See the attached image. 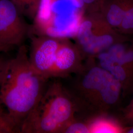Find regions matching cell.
Masks as SVG:
<instances>
[{"label":"cell","instance_id":"cell-17","mask_svg":"<svg viewBox=\"0 0 133 133\" xmlns=\"http://www.w3.org/2000/svg\"><path fill=\"white\" fill-rule=\"evenodd\" d=\"M124 119L131 126L133 125V97L124 111Z\"/></svg>","mask_w":133,"mask_h":133},{"label":"cell","instance_id":"cell-14","mask_svg":"<svg viewBox=\"0 0 133 133\" xmlns=\"http://www.w3.org/2000/svg\"><path fill=\"white\" fill-rule=\"evenodd\" d=\"M85 10L86 13L100 11L103 0H81Z\"/></svg>","mask_w":133,"mask_h":133},{"label":"cell","instance_id":"cell-20","mask_svg":"<svg viewBox=\"0 0 133 133\" xmlns=\"http://www.w3.org/2000/svg\"><path fill=\"white\" fill-rule=\"evenodd\" d=\"M126 133H133V125L128 128L127 130L126 131Z\"/></svg>","mask_w":133,"mask_h":133},{"label":"cell","instance_id":"cell-4","mask_svg":"<svg viewBox=\"0 0 133 133\" xmlns=\"http://www.w3.org/2000/svg\"><path fill=\"white\" fill-rule=\"evenodd\" d=\"M74 38L83 55L91 58L116 43L128 41L126 35L112 28L100 11L85 14Z\"/></svg>","mask_w":133,"mask_h":133},{"label":"cell","instance_id":"cell-16","mask_svg":"<svg viewBox=\"0 0 133 133\" xmlns=\"http://www.w3.org/2000/svg\"><path fill=\"white\" fill-rule=\"evenodd\" d=\"M17 7L23 16L29 17V5L28 0H10Z\"/></svg>","mask_w":133,"mask_h":133},{"label":"cell","instance_id":"cell-3","mask_svg":"<svg viewBox=\"0 0 133 133\" xmlns=\"http://www.w3.org/2000/svg\"><path fill=\"white\" fill-rule=\"evenodd\" d=\"M77 85L80 98L86 105L104 114L119 102L122 86L119 81L99 65L82 69Z\"/></svg>","mask_w":133,"mask_h":133},{"label":"cell","instance_id":"cell-7","mask_svg":"<svg viewBox=\"0 0 133 133\" xmlns=\"http://www.w3.org/2000/svg\"><path fill=\"white\" fill-rule=\"evenodd\" d=\"M83 56L76 44L68 38H63L57 51L55 62L50 75L51 77H64L73 72H81Z\"/></svg>","mask_w":133,"mask_h":133},{"label":"cell","instance_id":"cell-11","mask_svg":"<svg viewBox=\"0 0 133 133\" xmlns=\"http://www.w3.org/2000/svg\"><path fill=\"white\" fill-rule=\"evenodd\" d=\"M117 31L124 35L133 34V0H128L123 18Z\"/></svg>","mask_w":133,"mask_h":133},{"label":"cell","instance_id":"cell-10","mask_svg":"<svg viewBox=\"0 0 133 133\" xmlns=\"http://www.w3.org/2000/svg\"><path fill=\"white\" fill-rule=\"evenodd\" d=\"M88 121L90 133H126L128 128L104 114L93 117L89 119Z\"/></svg>","mask_w":133,"mask_h":133},{"label":"cell","instance_id":"cell-1","mask_svg":"<svg viewBox=\"0 0 133 133\" xmlns=\"http://www.w3.org/2000/svg\"><path fill=\"white\" fill-rule=\"evenodd\" d=\"M48 80L31 66L27 48L19 46L15 57L10 59L0 84V102L6 108L19 133L24 120L43 96Z\"/></svg>","mask_w":133,"mask_h":133},{"label":"cell","instance_id":"cell-18","mask_svg":"<svg viewBox=\"0 0 133 133\" xmlns=\"http://www.w3.org/2000/svg\"><path fill=\"white\" fill-rule=\"evenodd\" d=\"M10 59L0 55V84L4 75Z\"/></svg>","mask_w":133,"mask_h":133},{"label":"cell","instance_id":"cell-8","mask_svg":"<svg viewBox=\"0 0 133 133\" xmlns=\"http://www.w3.org/2000/svg\"><path fill=\"white\" fill-rule=\"evenodd\" d=\"M100 66L119 81L123 91L128 90L133 86V72L117 62L107 51L101 53L96 57Z\"/></svg>","mask_w":133,"mask_h":133},{"label":"cell","instance_id":"cell-13","mask_svg":"<svg viewBox=\"0 0 133 133\" xmlns=\"http://www.w3.org/2000/svg\"><path fill=\"white\" fill-rule=\"evenodd\" d=\"M62 133H90L88 120L81 121L76 118L72 120L64 128Z\"/></svg>","mask_w":133,"mask_h":133},{"label":"cell","instance_id":"cell-5","mask_svg":"<svg viewBox=\"0 0 133 133\" xmlns=\"http://www.w3.org/2000/svg\"><path fill=\"white\" fill-rule=\"evenodd\" d=\"M32 26L10 0H0V42L11 48L20 46L30 37Z\"/></svg>","mask_w":133,"mask_h":133},{"label":"cell","instance_id":"cell-2","mask_svg":"<svg viewBox=\"0 0 133 133\" xmlns=\"http://www.w3.org/2000/svg\"><path fill=\"white\" fill-rule=\"evenodd\" d=\"M76 102L62 84L47 85L38 104L24 120L20 133H60L75 117Z\"/></svg>","mask_w":133,"mask_h":133},{"label":"cell","instance_id":"cell-15","mask_svg":"<svg viewBox=\"0 0 133 133\" xmlns=\"http://www.w3.org/2000/svg\"><path fill=\"white\" fill-rule=\"evenodd\" d=\"M42 0H28L29 5V17L35 19L38 12Z\"/></svg>","mask_w":133,"mask_h":133},{"label":"cell","instance_id":"cell-9","mask_svg":"<svg viewBox=\"0 0 133 133\" xmlns=\"http://www.w3.org/2000/svg\"><path fill=\"white\" fill-rule=\"evenodd\" d=\"M128 0H103L100 12L108 23L118 30L123 18Z\"/></svg>","mask_w":133,"mask_h":133},{"label":"cell","instance_id":"cell-12","mask_svg":"<svg viewBox=\"0 0 133 133\" xmlns=\"http://www.w3.org/2000/svg\"><path fill=\"white\" fill-rule=\"evenodd\" d=\"M19 133V130L0 102V133Z\"/></svg>","mask_w":133,"mask_h":133},{"label":"cell","instance_id":"cell-19","mask_svg":"<svg viewBox=\"0 0 133 133\" xmlns=\"http://www.w3.org/2000/svg\"><path fill=\"white\" fill-rule=\"evenodd\" d=\"M13 48L10 46L6 45L4 43L0 42V52H6Z\"/></svg>","mask_w":133,"mask_h":133},{"label":"cell","instance_id":"cell-6","mask_svg":"<svg viewBox=\"0 0 133 133\" xmlns=\"http://www.w3.org/2000/svg\"><path fill=\"white\" fill-rule=\"evenodd\" d=\"M30 38V63L36 72L48 79L63 38L45 35H32Z\"/></svg>","mask_w":133,"mask_h":133}]
</instances>
